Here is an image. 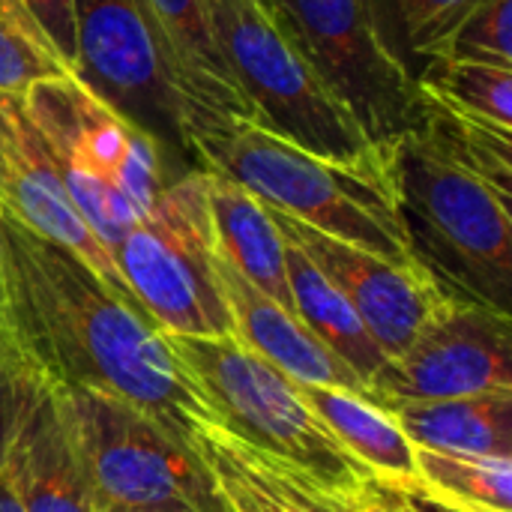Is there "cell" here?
Listing matches in <instances>:
<instances>
[{
  "label": "cell",
  "instance_id": "21",
  "mask_svg": "<svg viewBox=\"0 0 512 512\" xmlns=\"http://www.w3.org/2000/svg\"><path fill=\"white\" fill-rule=\"evenodd\" d=\"M285 240V237H282ZM285 270L288 291L294 300V315L318 336L369 390L372 375L384 366L387 354L375 345L345 294L294 246L285 240Z\"/></svg>",
  "mask_w": 512,
  "mask_h": 512
},
{
  "label": "cell",
  "instance_id": "18",
  "mask_svg": "<svg viewBox=\"0 0 512 512\" xmlns=\"http://www.w3.org/2000/svg\"><path fill=\"white\" fill-rule=\"evenodd\" d=\"M183 105L252 120L216 42L210 0H147Z\"/></svg>",
  "mask_w": 512,
  "mask_h": 512
},
{
  "label": "cell",
  "instance_id": "7",
  "mask_svg": "<svg viewBox=\"0 0 512 512\" xmlns=\"http://www.w3.org/2000/svg\"><path fill=\"white\" fill-rule=\"evenodd\" d=\"M93 512H231L195 447L144 411L84 390H60Z\"/></svg>",
  "mask_w": 512,
  "mask_h": 512
},
{
  "label": "cell",
  "instance_id": "24",
  "mask_svg": "<svg viewBox=\"0 0 512 512\" xmlns=\"http://www.w3.org/2000/svg\"><path fill=\"white\" fill-rule=\"evenodd\" d=\"M417 483L432 495L480 512H512V459L450 456L414 447Z\"/></svg>",
  "mask_w": 512,
  "mask_h": 512
},
{
  "label": "cell",
  "instance_id": "1",
  "mask_svg": "<svg viewBox=\"0 0 512 512\" xmlns=\"http://www.w3.org/2000/svg\"><path fill=\"white\" fill-rule=\"evenodd\" d=\"M0 246V321L51 387L120 399L189 447L204 426H216L165 333L78 255L6 216Z\"/></svg>",
  "mask_w": 512,
  "mask_h": 512
},
{
  "label": "cell",
  "instance_id": "29",
  "mask_svg": "<svg viewBox=\"0 0 512 512\" xmlns=\"http://www.w3.org/2000/svg\"><path fill=\"white\" fill-rule=\"evenodd\" d=\"M378 483V480H375ZM399 507L405 512H480L471 510V507H462V504H453L441 495H432L429 489H423L417 480L414 483H405V486H384L378 483Z\"/></svg>",
  "mask_w": 512,
  "mask_h": 512
},
{
  "label": "cell",
  "instance_id": "33",
  "mask_svg": "<svg viewBox=\"0 0 512 512\" xmlns=\"http://www.w3.org/2000/svg\"><path fill=\"white\" fill-rule=\"evenodd\" d=\"M150 512H180V510H150Z\"/></svg>",
  "mask_w": 512,
  "mask_h": 512
},
{
  "label": "cell",
  "instance_id": "27",
  "mask_svg": "<svg viewBox=\"0 0 512 512\" xmlns=\"http://www.w3.org/2000/svg\"><path fill=\"white\" fill-rule=\"evenodd\" d=\"M36 369L27 363L15 339L0 321V471L6 465V453L12 444V432L18 423V411L24 402V393L33 381Z\"/></svg>",
  "mask_w": 512,
  "mask_h": 512
},
{
  "label": "cell",
  "instance_id": "28",
  "mask_svg": "<svg viewBox=\"0 0 512 512\" xmlns=\"http://www.w3.org/2000/svg\"><path fill=\"white\" fill-rule=\"evenodd\" d=\"M27 9L36 15L60 57L75 72V3L72 0H24Z\"/></svg>",
  "mask_w": 512,
  "mask_h": 512
},
{
  "label": "cell",
  "instance_id": "16",
  "mask_svg": "<svg viewBox=\"0 0 512 512\" xmlns=\"http://www.w3.org/2000/svg\"><path fill=\"white\" fill-rule=\"evenodd\" d=\"M195 453L231 512H357L360 507V501L243 444L222 426H204L195 438Z\"/></svg>",
  "mask_w": 512,
  "mask_h": 512
},
{
  "label": "cell",
  "instance_id": "5",
  "mask_svg": "<svg viewBox=\"0 0 512 512\" xmlns=\"http://www.w3.org/2000/svg\"><path fill=\"white\" fill-rule=\"evenodd\" d=\"M165 339L216 417V426L339 495L354 501L369 495L375 477L333 438L288 375L231 336L195 339L165 333Z\"/></svg>",
  "mask_w": 512,
  "mask_h": 512
},
{
  "label": "cell",
  "instance_id": "6",
  "mask_svg": "<svg viewBox=\"0 0 512 512\" xmlns=\"http://www.w3.org/2000/svg\"><path fill=\"white\" fill-rule=\"evenodd\" d=\"M210 18L255 126L339 162L378 147L315 69L273 0H210Z\"/></svg>",
  "mask_w": 512,
  "mask_h": 512
},
{
  "label": "cell",
  "instance_id": "32",
  "mask_svg": "<svg viewBox=\"0 0 512 512\" xmlns=\"http://www.w3.org/2000/svg\"><path fill=\"white\" fill-rule=\"evenodd\" d=\"M0 309H3V246H0Z\"/></svg>",
  "mask_w": 512,
  "mask_h": 512
},
{
  "label": "cell",
  "instance_id": "30",
  "mask_svg": "<svg viewBox=\"0 0 512 512\" xmlns=\"http://www.w3.org/2000/svg\"><path fill=\"white\" fill-rule=\"evenodd\" d=\"M357 512H405L378 483H372V489H369V495L360 501V507Z\"/></svg>",
  "mask_w": 512,
  "mask_h": 512
},
{
  "label": "cell",
  "instance_id": "19",
  "mask_svg": "<svg viewBox=\"0 0 512 512\" xmlns=\"http://www.w3.org/2000/svg\"><path fill=\"white\" fill-rule=\"evenodd\" d=\"M393 420L411 447L450 456H507L512 459V390L459 399L399 402Z\"/></svg>",
  "mask_w": 512,
  "mask_h": 512
},
{
  "label": "cell",
  "instance_id": "2",
  "mask_svg": "<svg viewBox=\"0 0 512 512\" xmlns=\"http://www.w3.org/2000/svg\"><path fill=\"white\" fill-rule=\"evenodd\" d=\"M180 126L198 168L234 180L270 210L396 264H417L396 216L384 144L351 162L324 159L252 120L195 105H183Z\"/></svg>",
  "mask_w": 512,
  "mask_h": 512
},
{
  "label": "cell",
  "instance_id": "31",
  "mask_svg": "<svg viewBox=\"0 0 512 512\" xmlns=\"http://www.w3.org/2000/svg\"><path fill=\"white\" fill-rule=\"evenodd\" d=\"M0 512H24L21 510V501L15 495V489L9 486L6 474L0 471Z\"/></svg>",
  "mask_w": 512,
  "mask_h": 512
},
{
  "label": "cell",
  "instance_id": "14",
  "mask_svg": "<svg viewBox=\"0 0 512 512\" xmlns=\"http://www.w3.org/2000/svg\"><path fill=\"white\" fill-rule=\"evenodd\" d=\"M3 474L24 512H93L63 399L39 372L24 393Z\"/></svg>",
  "mask_w": 512,
  "mask_h": 512
},
{
  "label": "cell",
  "instance_id": "8",
  "mask_svg": "<svg viewBox=\"0 0 512 512\" xmlns=\"http://www.w3.org/2000/svg\"><path fill=\"white\" fill-rule=\"evenodd\" d=\"M111 258L135 303L162 333L234 339L213 270L204 168L180 174L156 207L123 234Z\"/></svg>",
  "mask_w": 512,
  "mask_h": 512
},
{
  "label": "cell",
  "instance_id": "17",
  "mask_svg": "<svg viewBox=\"0 0 512 512\" xmlns=\"http://www.w3.org/2000/svg\"><path fill=\"white\" fill-rule=\"evenodd\" d=\"M204 189L216 255L252 288L294 315L285 270V240L270 216V207L234 180L213 171H204Z\"/></svg>",
  "mask_w": 512,
  "mask_h": 512
},
{
  "label": "cell",
  "instance_id": "9",
  "mask_svg": "<svg viewBox=\"0 0 512 512\" xmlns=\"http://www.w3.org/2000/svg\"><path fill=\"white\" fill-rule=\"evenodd\" d=\"M273 3L372 144H387L423 123L426 99L408 69L384 45L369 0Z\"/></svg>",
  "mask_w": 512,
  "mask_h": 512
},
{
  "label": "cell",
  "instance_id": "3",
  "mask_svg": "<svg viewBox=\"0 0 512 512\" xmlns=\"http://www.w3.org/2000/svg\"><path fill=\"white\" fill-rule=\"evenodd\" d=\"M384 153L411 258L447 297L510 315V192L447 156L423 129L390 138Z\"/></svg>",
  "mask_w": 512,
  "mask_h": 512
},
{
  "label": "cell",
  "instance_id": "13",
  "mask_svg": "<svg viewBox=\"0 0 512 512\" xmlns=\"http://www.w3.org/2000/svg\"><path fill=\"white\" fill-rule=\"evenodd\" d=\"M270 216L279 234L345 294L387 357H396L447 297L417 264H396L360 246L342 243L279 210H270Z\"/></svg>",
  "mask_w": 512,
  "mask_h": 512
},
{
  "label": "cell",
  "instance_id": "15",
  "mask_svg": "<svg viewBox=\"0 0 512 512\" xmlns=\"http://www.w3.org/2000/svg\"><path fill=\"white\" fill-rule=\"evenodd\" d=\"M213 270L219 291L228 303L234 339L276 366L300 387H336L366 396V384L318 339L306 324L285 312L279 303L252 288L234 267H228L213 249Z\"/></svg>",
  "mask_w": 512,
  "mask_h": 512
},
{
  "label": "cell",
  "instance_id": "22",
  "mask_svg": "<svg viewBox=\"0 0 512 512\" xmlns=\"http://www.w3.org/2000/svg\"><path fill=\"white\" fill-rule=\"evenodd\" d=\"M414 81L426 102L512 132V69L435 57L417 72Z\"/></svg>",
  "mask_w": 512,
  "mask_h": 512
},
{
  "label": "cell",
  "instance_id": "20",
  "mask_svg": "<svg viewBox=\"0 0 512 512\" xmlns=\"http://www.w3.org/2000/svg\"><path fill=\"white\" fill-rule=\"evenodd\" d=\"M300 396L378 483L405 486L417 480L414 447L390 411L372 405L360 393L336 387H300Z\"/></svg>",
  "mask_w": 512,
  "mask_h": 512
},
{
  "label": "cell",
  "instance_id": "23",
  "mask_svg": "<svg viewBox=\"0 0 512 512\" xmlns=\"http://www.w3.org/2000/svg\"><path fill=\"white\" fill-rule=\"evenodd\" d=\"M477 3L480 0H369L384 45L411 78L444 51L453 30Z\"/></svg>",
  "mask_w": 512,
  "mask_h": 512
},
{
  "label": "cell",
  "instance_id": "25",
  "mask_svg": "<svg viewBox=\"0 0 512 512\" xmlns=\"http://www.w3.org/2000/svg\"><path fill=\"white\" fill-rule=\"evenodd\" d=\"M36 15L24 0H0V93L24 96L33 84L69 75Z\"/></svg>",
  "mask_w": 512,
  "mask_h": 512
},
{
  "label": "cell",
  "instance_id": "26",
  "mask_svg": "<svg viewBox=\"0 0 512 512\" xmlns=\"http://www.w3.org/2000/svg\"><path fill=\"white\" fill-rule=\"evenodd\" d=\"M512 0H480L453 30L438 57L512 69Z\"/></svg>",
  "mask_w": 512,
  "mask_h": 512
},
{
  "label": "cell",
  "instance_id": "11",
  "mask_svg": "<svg viewBox=\"0 0 512 512\" xmlns=\"http://www.w3.org/2000/svg\"><path fill=\"white\" fill-rule=\"evenodd\" d=\"M504 390H512V315L444 297L417 336L372 375L366 399L390 411L399 402Z\"/></svg>",
  "mask_w": 512,
  "mask_h": 512
},
{
  "label": "cell",
  "instance_id": "10",
  "mask_svg": "<svg viewBox=\"0 0 512 512\" xmlns=\"http://www.w3.org/2000/svg\"><path fill=\"white\" fill-rule=\"evenodd\" d=\"M75 75L174 159L195 165L183 141V102L147 0H72ZM198 168V165H195Z\"/></svg>",
  "mask_w": 512,
  "mask_h": 512
},
{
  "label": "cell",
  "instance_id": "4",
  "mask_svg": "<svg viewBox=\"0 0 512 512\" xmlns=\"http://www.w3.org/2000/svg\"><path fill=\"white\" fill-rule=\"evenodd\" d=\"M24 105L69 201L108 252L180 177L177 159L75 72L33 84Z\"/></svg>",
  "mask_w": 512,
  "mask_h": 512
},
{
  "label": "cell",
  "instance_id": "12",
  "mask_svg": "<svg viewBox=\"0 0 512 512\" xmlns=\"http://www.w3.org/2000/svg\"><path fill=\"white\" fill-rule=\"evenodd\" d=\"M0 216L78 255L114 294L144 312L120 279L111 252L93 237L69 201L54 159L27 114L24 96L12 93H0Z\"/></svg>",
  "mask_w": 512,
  "mask_h": 512
}]
</instances>
